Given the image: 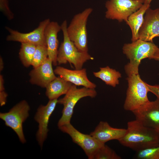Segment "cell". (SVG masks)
<instances>
[{"instance_id":"1","label":"cell","mask_w":159,"mask_h":159,"mask_svg":"<svg viewBox=\"0 0 159 159\" xmlns=\"http://www.w3.org/2000/svg\"><path fill=\"white\" fill-rule=\"evenodd\" d=\"M118 141L122 145L137 152L159 146V134L135 120L127 122L125 134Z\"/></svg>"},{"instance_id":"2","label":"cell","mask_w":159,"mask_h":159,"mask_svg":"<svg viewBox=\"0 0 159 159\" xmlns=\"http://www.w3.org/2000/svg\"><path fill=\"white\" fill-rule=\"evenodd\" d=\"M158 47L153 42L140 39L124 44L123 52L129 60V62L125 66L127 76L139 74V67L141 61L146 58L151 59Z\"/></svg>"},{"instance_id":"3","label":"cell","mask_w":159,"mask_h":159,"mask_svg":"<svg viewBox=\"0 0 159 159\" xmlns=\"http://www.w3.org/2000/svg\"><path fill=\"white\" fill-rule=\"evenodd\" d=\"M63 35V41L58 50L57 61L58 64H65L67 62L74 66L76 69H82L84 64L94 58L88 52L78 50L74 43L69 38L67 31V21L65 20L61 25Z\"/></svg>"},{"instance_id":"4","label":"cell","mask_w":159,"mask_h":159,"mask_svg":"<svg viewBox=\"0 0 159 159\" xmlns=\"http://www.w3.org/2000/svg\"><path fill=\"white\" fill-rule=\"evenodd\" d=\"M128 87L124 108L132 112L145 105L150 101L147 94L149 90L147 83L142 80L139 74L128 76Z\"/></svg>"},{"instance_id":"5","label":"cell","mask_w":159,"mask_h":159,"mask_svg":"<svg viewBox=\"0 0 159 159\" xmlns=\"http://www.w3.org/2000/svg\"><path fill=\"white\" fill-rule=\"evenodd\" d=\"M92 10V8H88L76 14L67 27V33L69 38L81 52H88L86 26L88 19Z\"/></svg>"},{"instance_id":"6","label":"cell","mask_w":159,"mask_h":159,"mask_svg":"<svg viewBox=\"0 0 159 159\" xmlns=\"http://www.w3.org/2000/svg\"><path fill=\"white\" fill-rule=\"evenodd\" d=\"M97 94L95 89L85 87L79 88L76 85L72 84L65 96L58 100V103L64 106L62 116L58 122V127L70 123L74 108L80 99L87 97L93 98Z\"/></svg>"},{"instance_id":"7","label":"cell","mask_w":159,"mask_h":159,"mask_svg":"<svg viewBox=\"0 0 159 159\" xmlns=\"http://www.w3.org/2000/svg\"><path fill=\"white\" fill-rule=\"evenodd\" d=\"M30 110L27 102L23 100L16 105L8 112L0 113V118L4 122L6 125L15 132L22 143L26 142L23 124L29 116Z\"/></svg>"},{"instance_id":"8","label":"cell","mask_w":159,"mask_h":159,"mask_svg":"<svg viewBox=\"0 0 159 159\" xmlns=\"http://www.w3.org/2000/svg\"><path fill=\"white\" fill-rule=\"evenodd\" d=\"M143 4L134 0H108L105 4L106 18L116 20L119 22L126 21L132 14Z\"/></svg>"},{"instance_id":"9","label":"cell","mask_w":159,"mask_h":159,"mask_svg":"<svg viewBox=\"0 0 159 159\" xmlns=\"http://www.w3.org/2000/svg\"><path fill=\"white\" fill-rule=\"evenodd\" d=\"M59 128L62 132L70 136L73 142L83 150L89 159H93L98 149L105 144L99 142L90 134L81 132L70 123L64 125Z\"/></svg>"},{"instance_id":"10","label":"cell","mask_w":159,"mask_h":159,"mask_svg":"<svg viewBox=\"0 0 159 159\" xmlns=\"http://www.w3.org/2000/svg\"><path fill=\"white\" fill-rule=\"evenodd\" d=\"M50 22L49 19H46L40 22L37 28L32 32L27 33H22L6 27V29L9 33V34L7 37L6 39L8 41L30 43L36 46H46L44 31Z\"/></svg>"},{"instance_id":"11","label":"cell","mask_w":159,"mask_h":159,"mask_svg":"<svg viewBox=\"0 0 159 159\" xmlns=\"http://www.w3.org/2000/svg\"><path fill=\"white\" fill-rule=\"evenodd\" d=\"M58 101L57 99L49 100L46 105H40L34 117L35 120L38 124L36 138L41 148L47 137L49 119L58 103Z\"/></svg>"},{"instance_id":"12","label":"cell","mask_w":159,"mask_h":159,"mask_svg":"<svg viewBox=\"0 0 159 159\" xmlns=\"http://www.w3.org/2000/svg\"><path fill=\"white\" fill-rule=\"evenodd\" d=\"M132 112L136 120L143 125L153 129L159 134V100L149 101Z\"/></svg>"},{"instance_id":"13","label":"cell","mask_w":159,"mask_h":159,"mask_svg":"<svg viewBox=\"0 0 159 159\" xmlns=\"http://www.w3.org/2000/svg\"><path fill=\"white\" fill-rule=\"evenodd\" d=\"M145 14L138 32V39L152 42L154 38L159 37V8L152 9L150 7Z\"/></svg>"},{"instance_id":"14","label":"cell","mask_w":159,"mask_h":159,"mask_svg":"<svg viewBox=\"0 0 159 159\" xmlns=\"http://www.w3.org/2000/svg\"><path fill=\"white\" fill-rule=\"evenodd\" d=\"M52 62L48 58L39 66L34 68L29 73V82L33 85L45 88L56 77L52 67Z\"/></svg>"},{"instance_id":"15","label":"cell","mask_w":159,"mask_h":159,"mask_svg":"<svg viewBox=\"0 0 159 159\" xmlns=\"http://www.w3.org/2000/svg\"><path fill=\"white\" fill-rule=\"evenodd\" d=\"M54 72L55 74L76 86H82L92 89L96 87V85L88 78L85 68L72 70L58 66L56 67Z\"/></svg>"},{"instance_id":"16","label":"cell","mask_w":159,"mask_h":159,"mask_svg":"<svg viewBox=\"0 0 159 159\" xmlns=\"http://www.w3.org/2000/svg\"><path fill=\"white\" fill-rule=\"evenodd\" d=\"M62 30L61 26L55 21L50 22L44 31V37L47 49L48 58L54 66L57 65V58L59 41L58 32Z\"/></svg>"},{"instance_id":"17","label":"cell","mask_w":159,"mask_h":159,"mask_svg":"<svg viewBox=\"0 0 159 159\" xmlns=\"http://www.w3.org/2000/svg\"><path fill=\"white\" fill-rule=\"evenodd\" d=\"M126 129L114 128L106 122L100 121L90 135L99 142L105 144L110 140H118L125 135Z\"/></svg>"},{"instance_id":"18","label":"cell","mask_w":159,"mask_h":159,"mask_svg":"<svg viewBox=\"0 0 159 159\" xmlns=\"http://www.w3.org/2000/svg\"><path fill=\"white\" fill-rule=\"evenodd\" d=\"M72 85L59 76L46 87V95L49 100L57 99L60 96L66 94Z\"/></svg>"},{"instance_id":"19","label":"cell","mask_w":159,"mask_h":159,"mask_svg":"<svg viewBox=\"0 0 159 159\" xmlns=\"http://www.w3.org/2000/svg\"><path fill=\"white\" fill-rule=\"evenodd\" d=\"M150 7V4L144 3L139 9L131 14L126 21L131 31L132 42L138 39V32L143 23L144 15L147 9Z\"/></svg>"},{"instance_id":"20","label":"cell","mask_w":159,"mask_h":159,"mask_svg":"<svg viewBox=\"0 0 159 159\" xmlns=\"http://www.w3.org/2000/svg\"><path fill=\"white\" fill-rule=\"evenodd\" d=\"M95 76L104 81L106 84L115 87L119 84V79L121 77V73L115 69L107 66L100 67L97 72H94Z\"/></svg>"},{"instance_id":"21","label":"cell","mask_w":159,"mask_h":159,"mask_svg":"<svg viewBox=\"0 0 159 159\" xmlns=\"http://www.w3.org/2000/svg\"><path fill=\"white\" fill-rule=\"evenodd\" d=\"M37 46L30 43H21L19 53V57L24 66L28 67L32 65Z\"/></svg>"},{"instance_id":"22","label":"cell","mask_w":159,"mask_h":159,"mask_svg":"<svg viewBox=\"0 0 159 159\" xmlns=\"http://www.w3.org/2000/svg\"><path fill=\"white\" fill-rule=\"evenodd\" d=\"M48 58L47 46L45 45L37 46L32 65L34 68L43 64Z\"/></svg>"},{"instance_id":"23","label":"cell","mask_w":159,"mask_h":159,"mask_svg":"<svg viewBox=\"0 0 159 159\" xmlns=\"http://www.w3.org/2000/svg\"><path fill=\"white\" fill-rule=\"evenodd\" d=\"M121 157L108 146L104 144L95 154L93 159H120Z\"/></svg>"},{"instance_id":"24","label":"cell","mask_w":159,"mask_h":159,"mask_svg":"<svg viewBox=\"0 0 159 159\" xmlns=\"http://www.w3.org/2000/svg\"><path fill=\"white\" fill-rule=\"evenodd\" d=\"M135 158L138 159H159V146L137 151Z\"/></svg>"},{"instance_id":"25","label":"cell","mask_w":159,"mask_h":159,"mask_svg":"<svg viewBox=\"0 0 159 159\" xmlns=\"http://www.w3.org/2000/svg\"><path fill=\"white\" fill-rule=\"evenodd\" d=\"M0 9L9 19L13 18L14 15L10 10L7 0H0Z\"/></svg>"},{"instance_id":"26","label":"cell","mask_w":159,"mask_h":159,"mask_svg":"<svg viewBox=\"0 0 159 159\" xmlns=\"http://www.w3.org/2000/svg\"><path fill=\"white\" fill-rule=\"evenodd\" d=\"M147 85L149 91L155 95L159 100V85H150L147 83Z\"/></svg>"},{"instance_id":"27","label":"cell","mask_w":159,"mask_h":159,"mask_svg":"<svg viewBox=\"0 0 159 159\" xmlns=\"http://www.w3.org/2000/svg\"><path fill=\"white\" fill-rule=\"evenodd\" d=\"M7 96V94L4 90L0 91V104L1 106L5 104Z\"/></svg>"},{"instance_id":"28","label":"cell","mask_w":159,"mask_h":159,"mask_svg":"<svg viewBox=\"0 0 159 159\" xmlns=\"http://www.w3.org/2000/svg\"><path fill=\"white\" fill-rule=\"evenodd\" d=\"M4 81L3 76L0 75V91L4 90Z\"/></svg>"},{"instance_id":"29","label":"cell","mask_w":159,"mask_h":159,"mask_svg":"<svg viewBox=\"0 0 159 159\" xmlns=\"http://www.w3.org/2000/svg\"><path fill=\"white\" fill-rule=\"evenodd\" d=\"M151 59L159 61V48L158 47L157 48L154 54L152 57Z\"/></svg>"},{"instance_id":"30","label":"cell","mask_w":159,"mask_h":159,"mask_svg":"<svg viewBox=\"0 0 159 159\" xmlns=\"http://www.w3.org/2000/svg\"><path fill=\"white\" fill-rule=\"evenodd\" d=\"M4 68V63L2 58L1 57L0 58V71H2Z\"/></svg>"},{"instance_id":"31","label":"cell","mask_w":159,"mask_h":159,"mask_svg":"<svg viewBox=\"0 0 159 159\" xmlns=\"http://www.w3.org/2000/svg\"><path fill=\"white\" fill-rule=\"evenodd\" d=\"M152 0H146L144 3L150 4V3Z\"/></svg>"},{"instance_id":"32","label":"cell","mask_w":159,"mask_h":159,"mask_svg":"<svg viewBox=\"0 0 159 159\" xmlns=\"http://www.w3.org/2000/svg\"><path fill=\"white\" fill-rule=\"evenodd\" d=\"M136 1H138L140 2L143 4H144L146 0H134Z\"/></svg>"}]
</instances>
